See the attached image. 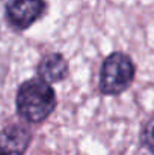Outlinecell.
I'll return each instance as SVG.
<instances>
[{
    "label": "cell",
    "instance_id": "5",
    "mask_svg": "<svg viewBox=\"0 0 154 155\" xmlns=\"http://www.w3.org/2000/svg\"><path fill=\"white\" fill-rule=\"evenodd\" d=\"M70 66L67 59L60 53H47L44 54L38 65H36V75L38 78L44 80L46 83H59L68 77Z\"/></svg>",
    "mask_w": 154,
    "mask_h": 155
},
{
    "label": "cell",
    "instance_id": "6",
    "mask_svg": "<svg viewBox=\"0 0 154 155\" xmlns=\"http://www.w3.org/2000/svg\"><path fill=\"white\" fill-rule=\"evenodd\" d=\"M141 145L154 155V117H151L141 130Z\"/></svg>",
    "mask_w": 154,
    "mask_h": 155
},
{
    "label": "cell",
    "instance_id": "1",
    "mask_svg": "<svg viewBox=\"0 0 154 155\" xmlns=\"http://www.w3.org/2000/svg\"><path fill=\"white\" fill-rule=\"evenodd\" d=\"M57 105L56 92L51 84L33 77L18 86L15 95L17 114L27 124H43Z\"/></svg>",
    "mask_w": 154,
    "mask_h": 155
},
{
    "label": "cell",
    "instance_id": "2",
    "mask_svg": "<svg viewBox=\"0 0 154 155\" xmlns=\"http://www.w3.org/2000/svg\"><path fill=\"white\" fill-rule=\"evenodd\" d=\"M135 75L136 66L133 59L127 53L113 51L101 63L98 89L107 97L121 95L133 84Z\"/></svg>",
    "mask_w": 154,
    "mask_h": 155
},
{
    "label": "cell",
    "instance_id": "4",
    "mask_svg": "<svg viewBox=\"0 0 154 155\" xmlns=\"http://www.w3.org/2000/svg\"><path fill=\"white\" fill-rule=\"evenodd\" d=\"M32 130L26 124H9L0 130V155H24L32 142Z\"/></svg>",
    "mask_w": 154,
    "mask_h": 155
},
{
    "label": "cell",
    "instance_id": "3",
    "mask_svg": "<svg viewBox=\"0 0 154 155\" xmlns=\"http://www.w3.org/2000/svg\"><path fill=\"white\" fill-rule=\"evenodd\" d=\"M47 9V0H11L6 5L5 15L12 29L23 32L39 21Z\"/></svg>",
    "mask_w": 154,
    "mask_h": 155
}]
</instances>
